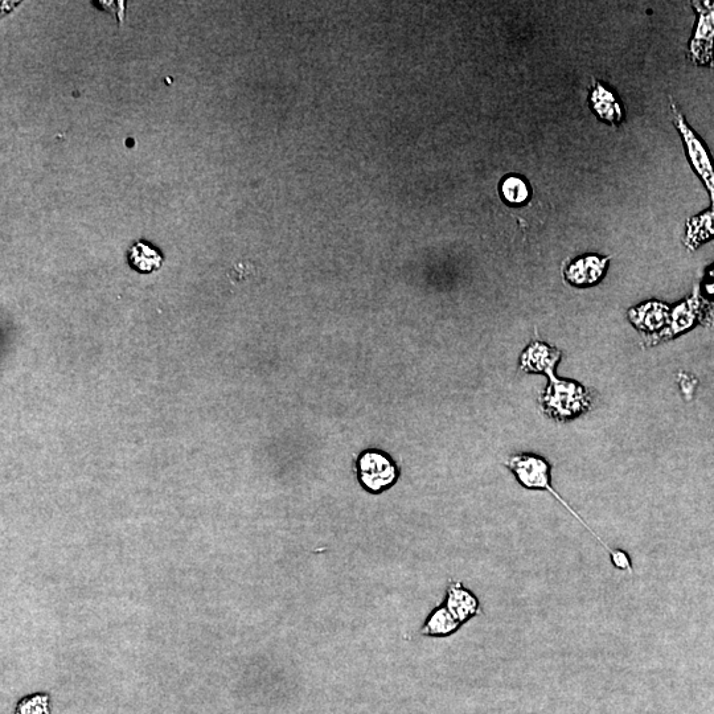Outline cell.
Returning <instances> with one entry per match:
<instances>
[{"label": "cell", "mask_w": 714, "mask_h": 714, "mask_svg": "<svg viewBox=\"0 0 714 714\" xmlns=\"http://www.w3.org/2000/svg\"><path fill=\"white\" fill-rule=\"evenodd\" d=\"M590 108L601 121L609 122L611 125H619L625 117L622 105L619 104L614 92L597 81H594V88L590 92Z\"/></svg>", "instance_id": "10"}, {"label": "cell", "mask_w": 714, "mask_h": 714, "mask_svg": "<svg viewBox=\"0 0 714 714\" xmlns=\"http://www.w3.org/2000/svg\"><path fill=\"white\" fill-rule=\"evenodd\" d=\"M699 309V294L695 293L691 298L680 303L679 306H676L675 309L671 311L667 327L656 335L654 342L675 338V336L680 335L681 332L688 331L689 328L695 326L697 317H699Z\"/></svg>", "instance_id": "8"}, {"label": "cell", "mask_w": 714, "mask_h": 714, "mask_svg": "<svg viewBox=\"0 0 714 714\" xmlns=\"http://www.w3.org/2000/svg\"><path fill=\"white\" fill-rule=\"evenodd\" d=\"M714 238V209L692 217L685 224L684 245L691 252Z\"/></svg>", "instance_id": "12"}, {"label": "cell", "mask_w": 714, "mask_h": 714, "mask_svg": "<svg viewBox=\"0 0 714 714\" xmlns=\"http://www.w3.org/2000/svg\"><path fill=\"white\" fill-rule=\"evenodd\" d=\"M500 191H502L503 198L508 203L517 205L524 204L531 196L528 184L519 176H508V178L504 179Z\"/></svg>", "instance_id": "15"}, {"label": "cell", "mask_w": 714, "mask_h": 714, "mask_svg": "<svg viewBox=\"0 0 714 714\" xmlns=\"http://www.w3.org/2000/svg\"><path fill=\"white\" fill-rule=\"evenodd\" d=\"M127 260L135 272L142 274L158 272L164 261L162 253L145 241H138L131 246L127 253Z\"/></svg>", "instance_id": "13"}, {"label": "cell", "mask_w": 714, "mask_h": 714, "mask_svg": "<svg viewBox=\"0 0 714 714\" xmlns=\"http://www.w3.org/2000/svg\"><path fill=\"white\" fill-rule=\"evenodd\" d=\"M610 257H599L595 254H589L577 258L565 270V278L569 283L577 287H588L595 285L603 276H605L607 264Z\"/></svg>", "instance_id": "6"}, {"label": "cell", "mask_w": 714, "mask_h": 714, "mask_svg": "<svg viewBox=\"0 0 714 714\" xmlns=\"http://www.w3.org/2000/svg\"><path fill=\"white\" fill-rule=\"evenodd\" d=\"M357 479L371 494H381L396 483L398 469L393 459L381 450H367L356 462Z\"/></svg>", "instance_id": "3"}, {"label": "cell", "mask_w": 714, "mask_h": 714, "mask_svg": "<svg viewBox=\"0 0 714 714\" xmlns=\"http://www.w3.org/2000/svg\"><path fill=\"white\" fill-rule=\"evenodd\" d=\"M561 359V352L547 343L532 342L523 352L520 359L521 369L529 373L555 372V367Z\"/></svg>", "instance_id": "7"}, {"label": "cell", "mask_w": 714, "mask_h": 714, "mask_svg": "<svg viewBox=\"0 0 714 714\" xmlns=\"http://www.w3.org/2000/svg\"><path fill=\"white\" fill-rule=\"evenodd\" d=\"M670 307L662 302H647L629 311V319L644 332H656L666 328L670 320Z\"/></svg>", "instance_id": "9"}, {"label": "cell", "mask_w": 714, "mask_h": 714, "mask_svg": "<svg viewBox=\"0 0 714 714\" xmlns=\"http://www.w3.org/2000/svg\"><path fill=\"white\" fill-rule=\"evenodd\" d=\"M15 714H51L49 711V696L44 693L24 697L19 701Z\"/></svg>", "instance_id": "16"}, {"label": "cell", "mask_w": 714, "mask_h": 714, "mask_svg": "<svg viewBox=\"0 0 714 714\" xmlns=\"http://www.w3.org/2000/svg\"><path fill=\"white\" fill-rule=\"evenodd\" d=\"M507 467L512 471V473H514L517 482H519L521 486L528 488V490L549 492V494H551L557 502H560L562 506L570 512V514L576 517V519L580 521V523L584 525L590 533H592L595 540H597L607 552L611 553V551H613V549H610L609 545H607L605 541H603L601 537H599L597 533H595L593 529L585 523V520L582 519V517L569 506L568 502H565V500L561 498V495L557 494L555 488L552 487L551 465H549L547 459L535 454H517L508 459Z\"/></svg>", "instance_id": "1"}, {"label": "cell", "mask_w": 714, "mask_h": 714, "mask_svg": "<svg viewBox=\"0 0 714 714\" xmlns=\"http://www.w3.org/2000/svg\"><path fill=\"white\" fill-rule=\"evenodd\" d=\"M547 391L541 396L540 404L548 417L557 421L573 420L589 410L592 400L589 392L576 381L560 380L555 372L548 373Z\"/></svg>", "instance_id": "2"}, {"label": "cell", "mask_w": 714, "mask_h": 714, "mask_svg": "<svg viewBox=\"0 0 714 714\" xmlns=\"http://www.w3.org/2000/svg\"><path fill=\"white\" fill-rule=\"evenodd\" d=\"M445 606L461 623L469 621L480 611L478 598L470 590L463 588L461 582H454L450 585L447 590Z\"/></svg>", "instance_id": "11"}, {"label": "cell", "mask_w": 714, "mask_h": 714, "mask_svg": "<svg viewBox=\"0 0 714 714\" xmlns=\"http://www.w3.org/2000/svg\"><path fill=\"white\" fill-rule=\"evenodd\" d=\"M697 12L695 34L689 43V59L714 69V0L692 2Z\"/></svg>", "instance_id": "5"}, {"label": "cell", "mask_w": 714, "mask_h": 714, "mask_svg": "<svg viewBox=\"0 0 714 714\" xmlns=\"http://www.w3.org/2000/svg\"><path fill=\"white\" fill-rule=\"evenodd\" d=\"M611 564L619 570H625L627 573H633V564H631V558L625 551L621 549H613L610 553Z\"/></svg>", "instance_id": "17"}, {"label": "cell", "mask_w": 714, "mask_h": 714, "mask_svg": "<svg viewBox=\"0 0 714 714\" xmlns=\"http://www.w3.org/2000/svg\"><path fill=\"white\" fill-rule=\"evenodd\" d=\"M671 109L675 126L679 130L681 138H683L685 151H687L688 158L691 160L693 170L696 171V174L700 176L705 187H707L709 195H711L712 209H714V163L711 154H709L704 142L697 137L695 131L685 122L683 114H681L674 101H671Z\"/></svg>", "instance_id": "4"}, {"label": "cell", "mask_w": 714, "mask_h": 714, "mask_svg": "<svg viewBox=\"0 0 714 714\" xmlns=\"http://www.w3.org/2000/svg\"><path fill=\"white\" fill-rule=\"evenodd\" d=\"M462 623L454 618L446 606L438 607L430 615L424 627V634L433 636H447L455 633Z\"/></svg>", "instance_id": "14"}]
</instances>
